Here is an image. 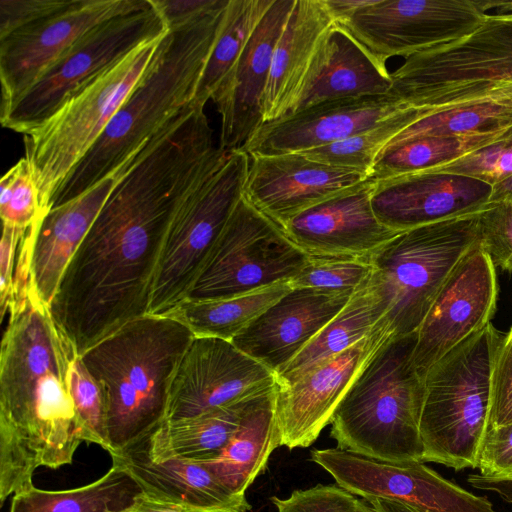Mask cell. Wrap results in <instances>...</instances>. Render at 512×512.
<instances>
[{"label": "cell", "instance_id": "1", "mask_svg": "<svg viewBox=\"0 0 512 512\" xmlns=\"http://www.w3.org/2000/svg\"><path fill=\"white\" fill-rule=\"evenodd\" d=\"M214 148L209 122L185 111L169 120L118 172L48 308L79 355L127 322L147 315L171 219Z\"/></svg>", "mask_w": 512, "mask_h": 512}, {"label": "cell", "instance_id": "2", "mask_svg": "<svg viewBox=\"0 0 512 512\" xmlns=\"http://www.w3.org/2000/svg\"><path fill=\"white\" fill-rule=\"evenodd\" d=\"M79 356L30 294L9 313L0 353V504L30 490L40 467L73 461L84 442L68 386Z\"/></svg>", "mask_w": 512, "mask_h": 512}, {"label": "cell", "instance_id": "3", "mask_svg": "<svg viewBox=\"0 0 512 512\" xmlns=\"http://www.w3.org/2000/svg\"><path fill=\"white\" fill-rule=\"evenodd\" d=\"M229 0L170 26L108 126L52 196L49 209L114 176L169 120L190 106Z\"/></svg>", "mask_w": 512, "mask_h": 512}, {"label": "cell", "instance_id": "4", "mask_svg": "<svg viewBox=\"0 0 512 512\" xmlns=\"http://www.w3.org/2000/svg\"><path fill=\"white\" fill-rule=\"evenodd\" d=\"M194 335L169 315H144L80 355L107 409L109 454L144 442L164 421L171 382Z\"/></svg>", "mask_w": 512, "mask_h": 512}, {"label": "cell", "instance_id": "5", "mask_svg": "<svg viewBox=\"0 0 512 512\" xmlns=\"http://www.w3.org/2000/svg\"><path fill=\"white\" fill-rule=\"evenodd\" d=\"M417 331L387 340L355 379L331 419L337 447L395 462H422L423 379L413 361Z\"/></svg>", "mask_w": 512, "mask_h": 512}, {"label": "cell", "instance_id": "6", "mask_svg": "<svg viewBox=\"0 0 512 512\" xmlns=\"http://www.w3.org/2000/svg\"><path fill=\"white\" fill-rule=\"evenodd\" d=\"M502 336L489 322L424 374L423 463L435 462L456 471L477 468L489 427L491 374Z\"/></svg>", "mask_w": 512, "mask_h": 512}, {"label": "cell", "instance_id": "7", "mask_svg": "<svg viewBox=\"0 0 512 512\" xmlns=\"http://www.w3.org/2000/svg\"><path fill=\"white\" fill-rule=\"evenodd\" d=\"M250 163L242 149L215 147L182 196L160 251L148 315L184 302L225 224L244 196Z\"/></svg>", "mask_w": 512, "mask_h": 512}, {"label": "cell", "instance_id": "8", "mask_svg": "<svg viewBox=\"0 0 512 512\" xmlns=\"http://www.w3.org/2000/svg\"><path fill=\"white\" fill-rule=\"evenodd\" d=\"M484 207L402 231L370 257L395 337L419 329L450 273L480 241Z\"/></svg>", "mask_w": 512, "mask_h": 512}, {"label": "cell", "instance_id": "9", "mask_svg": "<svg viewBox=\"0 0 512 512\" xmlns=\"http://www.w3.org/2000/svg\"><path fill=\"white\" fill-rule=\"evenodd\" d=\"M162 37L135 48L24 135L25 156L33 167L43 211L49 210L56 190L99 139L148 68Z\"/></svg>", "mask_w": 512, "mask_h": 512}, {"label": "cell", "instance_id": "10", "mask_svg": "<svg viewBox=\"0 0 512 512\" xmlns=\"http://www.w3.org/2000/svg\"><path fill=\"white\" fill-rule=\"evenodd\" d=\"M168 26L153 1L143 10L106 20L79 37L10 106L0 112L3 127L28 134L50 118L84 85Z\"/></svg>", "mask_w": 512, "mask_h": 512}, {"label": "cell", "instance_id": "11", "mask_svg": "<svg viewBox=\"0 0 512 512\" xmlns=\"http://www.w3.org/2000/svg\"><path fill=\"white\" fill-rule=\"evenodd\" d=\"M391 78L389 95L403 106L443 92L512 83V1H494L469 35L406 57Z\"/></svg>", "mask_w": 512, "mask_h": 512}, {"label": "cell", "instance_id": "12", "mask_svg": "<svg viewBox=\"0 0 512 512\" xmlns=\"http://www.w3.org/2000/svg\"><path fill=\"white\" fill-rule=\"evenodd\" d=\"M308 261L309 256L243 196L185 301L230 298L288 282Z\"/></svg>", "mask_w": 512, "mask_h": 512}, {"label": "cell", "instance_id": "13", "mask_svg": "<svg viewBox=\"0 0 512 512\" xmlns=\"http://www.w3.org/2000/svg\"><path fill=\"white\" fill-rule=\"evenodd\" d=\"M493 6L490 0H365L337 24L386 63L469 35Z\"/></svg>", "mask_w": 512, "mask_h": 512}, {"label": "cell", "instance_id": "14", "mask_svg": "<svg viewBox=\"0 0 512 512\" xmlns=\"http://www.w3.org/2000/svg\"><path fill=\"white\" fill-rule=\"evenodd\" d=\"M276 375L231 341L194 337L175 370L165 421L191 418L265 394Z\"/></svg>", "mask_w": 512, "mask_h": 512}, {"label": "cell", "instance_id": "15", "mask_svg": "<svg viewBox=\"0 0 512 512\" xmlns=\"http://www.w3.org/2000/svg\"><path fill=\"white\" fill-rule=\"evenodd\" d=\"M150 5L151 0H71L64 9L1 38L0 112L87 31Z\"/></svg>", "mask_w": 512, "mask_h": 512}, {"label": "cell", "instance_id": "16", "mask_svg": "<svg viewBox=\"0 0 512 512\" xmlns=\"http://www.w3.org/2000/svg\"><path fill=\"white\" fill-rule=\"evenodd\" d=\"M497 298L496 267L479 241L450 273L417 330L413 361L422 378L436 361L490 322Z\"/></svg>", "mask_w": 512, "mask_h": 512}, {"label": "cell", "instance_id": "17", "mask_svg": "<svg viewBox=\"0 0 512 512\" xmlns=\"http://www.w3.org/2000/svg\"><path fill=\"white\" fill-rule=\"evenodd\" d=\"M395 337L384 316L358 343L325 361L294 383L276 386L275 412L281 446L312 445L331 423L339 403L375 353Z\"/></svg>", "mask_w": 512, "mask_h": 512}, {"label": "cell", "instance_id": "18", "mask_svg": "<svg viewBox=\"0 0 512 512\" xmlns=\"http://www.w3.org/2000/svg\"><path fill=\"white\" fill-rule=\"evenodd\" d=\"M371 179L296 215L281 229L309 257L370 258L397 236L372 207Z\"/></svg>", "mask_w": 512, "mask_h": 512}, {"label": "cell", "instance_id": "19", "mask_svg": "<svg viewBox=\"0 0 512 512\" xmlns=\"http://www.w3.org/2000/svg\"><path fill=\"white\" fill-rule=\"evenodd\" d=\"M295 0H273L211 100L221 116L220 147L241 149L264 124L273 52Z\"/></svg>", "mask_w": 512, "mask_h": 512}, {"label": "cell", "instance_id": "20", "mask_svg": "<svg viewBox=\"0 0 512 512\" xmlns=\"http://www.w3.org/2000/svg\"><path fill=\"white\" fill-rule=\"evenodd\" d=\"M244 197L280 228L303 211L365 181L364 173L302 153L249 156Z\"/></svg>", "mask_w": 512, "mask_h": 512}, {"label": "cell", "instance_id": "21", "mask_svg": "<svg viewBox=\"0 0 512 512\" xmlns=\"http://www.w3.org/2000/svg\"><path fill=\"white\" fill-rule=\"evenodd\" d=\"M402 108L389 94L325 101L264 123L241 149L249 156L302 153L366 130Z\"/></svg>", "mask_w": 512, "mask_h": 512}, {"label": "cell", "instance_id": "22", "mask_svg": "<svg viewBox=\"0 0 512 512\" xmlns=\"http://www.w3.org/2000/svg\"><path fill=\"white\" fill-rule=\"evenodd\" d=\"M353 294L291 289L231 342L277 375L345 307Z\"/></svg>", "mask_w": 512, "mask_h": 512}, {"label": "cell", "instance_id": "23", "mask_svg": "<svg viewBox=\"0 0 512 512\" xmlns=\"http://www.w3.org/2000/svg\"><path fill=\"white\" fill-rule=\"evenodd\" d=\"M374 182L375 215L400 232L478 210L492 192L484 182L449 174H408Z\"/></svg>", "mask_w": 512, "mask_h": 512}, {"label": "cell", "instance_id": "24", "mask_svg": "<svg viewBox=\"0 0 512 512\" xmlns=\"http://www.w3.org/2000/svg\"><path fill=\"white\" fill-rule=\"evenodd\" d=\"M336 23L325 0H295L273 52L263 102L264 123L292 112L315 57Z\"/></svg>", "mask_w": 512, "mask_h": 512}, {"label": "cell", "instance_id": "25", "mask_svg": "<svg viewBox=\"0 0 512 512\" xmlns=\"http://www.w3.org/2000/svg\"><path fill=\"white\" fill-rule=\"evenodd\" d=\"M115 182L113 176L106 178L81 196L49 209L40 218L32 246L29 294L47 308Z\"/></svg>", "mask_w": 512, "mask_h": 512}, {"label": "cell", "instance_id": "26", "mask_svg": "<svg viewBox=\"0 0 512 512\" xmlns=\"http://www.w3.org/2000/svg\"><path fill=\"white\" fill-rule=\"evenodd\" d=\"M391 86L385 63L336 23L326 35L291 113L325 101L388 95Z\"/></svg>", "mask_w": 512, "mask_h": 512}, {"label": "cell", "instance_id": "27", "mask_svg": "<svg viewBox=\"0 0 512 512\" xmlns=\"http://www.w3.org/2000/svg\"><path fill=\"white\" fill-rule=\"evenodd\" d=\"M111 457L129 472L141 491L153 496L186 503L206 512H249L252 509L246 496L232 492L197 461L154 460L139 446Z\"/></svg>", "mask_w": 512, "mask_h": 512}, {"label": "cell", "instance_id": "28", "mask_svg": "<svg viewBox=\"0 0 512 512\" xmlns=\"http://www.w3.org/2000/svg\"><path fill=\"white\" fill-rule=\"evenodd\" d=\"M275 390L257 397L229 443L216 457L197 461L238 495L246 496L248 487L266 469L271 453L281 446Z\"/></svg>", "mask_w": 512, "mask_h": 512}, {"label": "cell", "instance_id": "29", "mask_svg": "<svg viewBox=\"0 0 512 512\" xmlns=\"http://www.w3.org/2000/svg\"><path fill=\"white\" fill-rule=\"evenodd\" d=\"M387 314V304L372 277L345 307L276 375L278 386L294 383L311 370L368 336Z\"/></svg>", "mask_w": 512, "mask_h": 512}, {"label": "cell", "instance_id": "30", "mask_svg": "<svg viewBox=\"0 0 512 512\" xmlns=\"http://www.w3.org/2000/svg\"><path fill=\"white\" fill-rule=\"evenodd\" d=\"M257 397L191 418L163 422L137 446L154 460L181 458L202 461L214 458L229 443Z\"/></svg>", "mask_w": 512, "mask_h": 512}, {"label": "cell", "instance_id": "31", "mask_svg": "<svg viewBox=\"0 0 512 512\" xmlns=\"http://www.w3.org/2000/svg\"><path fill=\"white\" fill-rule=\"evenodd\" d=\"M141 492L137 482L119 463L94 482L68 490L32 487L13 496L10 512H119Z\"/></svg>", "mask_w": 512, "mask_h": 512}, {"label": "cell", "instance_id": "32", "mask_svg": "<svg viewBox=\"0 0 512 512\" xmlns=\"http://www.w3.org/2000/svg\"><path fill=\"white\" fill-rule=\"evenodd\" d=\"M291 289L288 282H281L230 298L184 301L168 315L186 325L194 337L232 341Z\"/></svg>", "mask_w": 512, "mask_h": 512}, {"label": "cell", "instance_id": "33", "mask_svg": "<svg viewBox=\"0 0 512 512\" xmlns=\"http://www.w3.org/2000/svg\"><path fill=\"white\" fill-rule=\"evenodd\" d=\"M512 138V127L470 135L416 139L382 151L368 179L419 173Z\"/></svg>", "mask_w": 512, "mask_h": 512}, {"label": "cell", "instance_id": "34", "mask_svg": "<svg viewBox=\"0 0 512 512\" xmlns=\"http://www.w3.org/2000/svg\"><path fill=\"white\" fill-rule=\"evenodd\" d=\"M273 0H229L201 74L194 105L205 107L229 73Z\"/></svg>", "mask_w": 512, "mask_h": 512}, {"label": "cell", "instance_id": "35", "mask_svg": "<svg viewBox=\"0 0 512 512\" xmlns=\"http://www.w3.org/2000/svg\"><path fill=\"white\" fill-rule=\"evenodd\" d=\"M412 119V110L403 106L384 121L343 140L302 152L320 163L355 170L367 177L384 147Z\"/></svg>", "mask_w": 512, "mask_h": 512}, {"label": "cell", "instance_id": "36", "mask_svg": "<svg viewBox=\"0 0 512 512\" xmlns=\"http://www.w3.org/2000/svg\"><path fill=\"white\" fill-rule=\"evenodd\" d=\"M372 272L370 258L309 257L304 268L288 283L292 289L355 292L370 279Z\"/></svg>", "mask_w": 512, "mask_h": 512}, {"label": "cell", "instance_id": "37", "mask_svg": "<svg viewBox=\"0 0 512 512\" xmlns=\"http://www.w3.org/2000/svg\"><path fill=\"white\" fill-rule=\"evenodd\" d=\"M68 386L84 442L97 444L110 452L105 398L80 355L70 366Z\"/></svg>", "mask_w": 512, "mask_h": 512}, {"label": "cell", "instance_id": "38", "mask_svg": "<svg viewBox=\"0 0 512 512\" xmlns=\"http://www.w3.org/2000/svg\"><path fill=\"white\" fill-rule=\"evenodd\" d=\"M44 213L46 212L41 207L32 164L23 156L0 181L2 223L16 228H27Z\"/></svg>", "mask_w": 512, "mask_h": 512}, {"label": "cell", "instance_id": "39", "mask_svg": "<svg viewBox=\"0 0 512 512\" xmlns=\"http://www.w3.org/2000/svg\"><path fill=\"white\" fill-rule=\"evenodd\" d=\"M414 174L466 176L492 187L512 176V138Z\"/></svg>", "mask_w": 512, "mask_h": 512}, {"label": "cell", "instance_id": "40", "mask_svg": "<svg viewBox=\"0 0 512 512\" xmlns=\"http://www.w3.org/2000/svg\"><path fill=\"white\" fill-rule=\"evenodd\" d=\"M480 244L495 267L512 272V202L486 204L480 214Z\"/></svg>", "mask_w": 512, "mask_h": 512}, {"label": "cell", "instance_id": "41", "mask_svg": "<svg viewBox=\"0 0 512 512\" xmlns=\"http://www.w3.org/2000/svg\"><path fill=\"white\" fill-rule=\"evenodd\" d=\"M271 501L278 512H352L361 499L338 484H318L284 499L273 496Z\"/></svg>", "mask_w": 512, "mask_h": 512}, {"label": "cell", "instance_id": "42", "mask_svg": "<svg viewBox=\"0 0 512 512\" xmlns=\"http://www.w3.org/2000/svg\"><path fill=\"white\" fill-rule=\"evenodd\" d=\"M512 423V327L502 336L491 374L489 427Z\"/></svg>", "mask_w": 512, "mask_h": 512}, {"label": "cell", "instance_id": "43", "mask_svg": "<svg viewBox=\"0 0 512 512\" xmlns=\"http://www.w3.org/2000/svg\"><path fill=\"white\" fill-rule=\"evenodd\" d=\"M477 468L485 477L512 478V423L488 428Z\"/></svg>", "mask_w": 512, "mask_h": 512}, {"label": "cell", "instance_id": "44", "mask_svg": "<svg viewBox=\"0 0 512 512\" xmlns=\"http://www.w3.org/2000/svg\"><path fill=\"white\" fill-rule=\"evenodd\" d=\"M70 1L0 0V39L64 9Z\"/></svg>", "mask_w": 512, "mask_h": 512}, {"label": "cell", "instance_id": "45", "mask_svg": "<svg viewBox=\"0 0 512 512\" xmlns=\"http://www.w3.org/2000/svg\"><path fill=\"white\" fill-rule=\"evenodd\" d=\"M23 229L3 224L0 242V308L2 318L7 312L11 294L14 256Z\"/></svg>", "mask_w": 512, "mask_h": 512}, {"label": "cell", "instance_id": "46", "mask_svg": "<svg viewBox=\"0 0 512 512\" xmlns=\"http://www.w3.org/2000/svg\"><path fill=\"white\" fill-rule=\"evenodd\" d=\"M168 28L190 21L215 8L221 0H152Z\"/></svg>", "mask_w": 512, "mask_h": 512}, {"label": "cell", "instance_id": "47", "mask_svg": "<svg viewBox=\"0 0 512 512\" xmlns=\"http://www.w3.org/2000/svg\"><path fill=\"white\" fill-rule=\"evenodd\" d=\"M119 512H206L186 503L164 499L141 491Z\"/></svg>", "mask_w": 512, "mask_h": 512}, {"label": "cell", "instance_id": "48", "mask_svg": "<svg viewBox=\"0 0 512 512\" xmlns=\"http://www.w3.org/2000/svg\"><path fill=\"white\" fill-rule=\"evenodd\" d=\"M467 482L473 488L495 492L506 502L512 504V478H493L471 474L468 476Z\"/></svg>", "mask_w": 512, "mask_h": 512}, {"label": "cell", "instance_id": "49", "mask_svg": "<svg viewBox=\"0 0 512 512\" xmlns=\"http://www.w3.org/2000/svg\"><path fill=\"white\" fill-rule=\"evenodd\" d=\"M377 512H424L408 504L378 498L365 499Z\"/></svg>", "mask_w": 512, "mask_h": 512}, {"label": "cell", "instance_id": "50", "mask_svg": "<svg viewBox=\"0 0 512 512\" xmlns=\"http://www.w3.org/2000/svg\"><path fill=\"white\" fill-rule=\"evenodd\" d=\"M489 201L512 202V176L492 186V192Z\"/></svg>", "mask_w": 512, "mask_h": 512}, {"label": "cell", "instance_id": "51", "mask_svg": "<svg viewBox=\"0 0 512 512\" xmlns=\"http://www.w3.org/2000/svg\"><path fill=\"white\" fill-rule=\"evenodd\" d=\"M352 512H377L376 509L365 499H361L359 506Z\"/></svg>", "mask_w": 512, "mask_h": 512}]
</instances>
